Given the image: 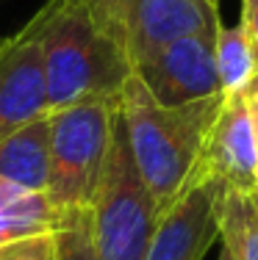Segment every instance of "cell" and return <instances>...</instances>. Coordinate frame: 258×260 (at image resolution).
<instances>
[{"mask_svg":"<svg viewBox=\"0 0 258 260\" xmlns=\"http://www.w3.org/2000/svg\"><path fill=\"white\" fill-rule=\"evenodd\" d=\"M222 100L225 94H214L186 105H161L147 94L136 72H131L122 86V130L131 147L133 166L153 197L158 219L200 177V155Z\"/></svg>","mask_w":258,"mask_h":260,"instance_id":"obj_1","label":"cell"},{"mask_svg":"<svg viewBox=\"0 0 258 260\" xmlns=\"http://www.w3.org/2000/svg\"><path fill=\"white\" fill-rule=\"evenodd\" d=\"M200 177H211L228 191L253 194L258 188V155L244 94L222 100L200 155Z\"/></svg>","mask_w":258,"mask_h":260,"instance_id":"obj_9","label":"cell"},{"mask_svg":"<svg viewBox=\"0 0 258 260\" xmlns=\"http://www.w3.org/2000/svg\"><path fill=\"white\" fill-rule=\"evenodd\" d=\"M222 25L211 0H128L125 47L131 64L183 36H214Z\"/></svg>","mask_w":258,"mask_h":260,"instance_id":"obj_8","label":"cell"},{"mask_svg":"<svg viewBox=\"0 0 258 260\" xmlns=\"http://www.w3.org/2000/svg\"><path fill=\"white\" fill-rule=\"evenodd\" d=\"M39 14L0 45V141L22 125L47 116Z\"/></svg>","mask_w":258,"mask_h":260,"instance_id":"obj_7","label":"cell"},{"mask_svg":"<svg viewBox=\"0 0 258 260\" xmlns=\"http://www.w3.org/2000/svg\"><path fill=\"white\" fill-rule=\"evenodd\" d=\"M39 45L50 114L83 100L120 97L133 72L125 45L97 28L75 0H50L39 11Z\"/></svg>","mask_w":258,"mask_h":260,"instance_id":"obj_2","label":"cell"},{"mask_svg":"<svg viewBox=\"0 0 258 260\" xmlns=\"http://www.w3.org/2000/svg\"><path fill=\"white\" fill-rule=\"evenodd\" d=\"M158 213L131 158L117 111L100 183L89 202V233L95 260H145Z\"/></svg>","mask_w":258,"mask_h":260,"instance_id":"obj_3","label":"cell"},{"mask_svg":"<svg viewBox=\"0 0 258 260\" xmlns=\"http://www.w3.org/2000/svg\"><path fill=\"white\" fill-rule=\"evenodd\" d=\"M222 185L211 177H197L181 200L158 219L145 260H203L219 238Z\"/></svg>","mask_w":258,"mask_h":260,"instance_id":"obj_6","label":"cell"},{"mask_svg":"<svg viewBox=\"0 0 258 260\" xmlns=\"http://www.w3.org/2000/svg\"><path fill=\"white\" fill-rule=\"evenodd\" d=\"M120 97L83 100L50 114L47 197L61 210H89L108 155Z\"/></svg>","mask_w":258,"mask_h":260,"instance_id":"obj_4","label":"cell"},{"mask_svg":"<svg viewBox=\"0 0 258 260\" xmlns=\"http://www.w3.org/2000/svg\"><path fill=\"white\" fill-rule=\"evenodd\" d=\"M81 3L89 17L97 22V28L106 30L114 42L125 45V11H128V0H75ZM128 50V47H125Z\"/></svg>","mask_w":258,"mask_h":260,"instance_id":"obj_15","label":"cell"},{"mask_svg":"<svg viewBox=\"0 0 258 260\" xmlns=\"http://www.w3.org/2000/svg\"><path fill=\"white\" fill-rule=\"evenodd\" d=\"M53 260H95L89 210L72 213V219L59 233H53Z\"/></svg>","mask_w":258,"mask_h":260,"instance_id":"obj_14","label":"cell"},{"mask_svg":"<svg viewBox=\"0 0 258 260\" xmlns=\"http://www.w3.org/2000/svg\"><path fill=\"white\" fill-rule=\"evenodd\" d=\"M211 3H217V0H211Z\"/></svg>","mask_w":258,"mask_h":260,"instance_id":"obj_21","label":"cell"},{"mask_svg":"<svg viewBox=\"0 0 258 260\" xmlns=\"http://www.w3.org/2000/svg\"><path fill=\"white\" fill-rule=\"evenodd\" d=\"M219 260H233V255H231L228 249H225V246H222V252H219Z\"/></svg>","mask_w":258,"mask_h":260,"instance_id":"obj_19","label":"cell"},{"mask_svg":"<svg viewBox=\"0 0 258 260\" xmlns=\"http://www.w3.org/2000/svg\"><path fill=\"white\" fill-rule=\"evenodd\" d=\"M78 210H61L47 191H31L0 177V246L59 233Z\"/></svg>","mask_w":258,"mask_h":260,"instance_id":"obj_10","label":"cell"},{"mask_svg":"<svg viewBox=\"0 0 258 260\" xmlns=\"http://www.w3.org/2000/svg\"><path fill=\"white\" fill-rule=\"evenodd\" d=\"M0 260H53V235H36L0 246Z\"/></svg>","mask_w":258,"mask_h":260,"instance_id":"obj_16","label":"cell"},{"mask_svg":"<svg viewBox=\"0 0 258 260\" xmlns=\"http://www.w3.org/2000/svg\"><path fill=\"white\" fill-rule=\"evenodd\" d=\"M242 22L247 28V36L253 42L255 61H258V0H242ZM255 86H258V80H255Z\"/></svg>","mask_w":258,"mask_h":260,"instance_id":"obj_17","label":"cell"},{"mask_svg":"<svg viewBox=\"0 0 258 260\" xmlns=\"http://www.w3.org/2000/svg\"><path fill=\"white\" fill-rule=\"evenodd\" d=\"M219 238L233 260H258V208L242 191H222Z\"/></svg>","mask_w":258,"mask_h":260,"instance_id":"obj_13","label":"cell"},{"mask_svg":"<svg viewBox=\"0 0 258 260\" xmlns=\"http://www.w3.org/2000/svg\"><path fill=\"white\" fill-rule=\"evenodd\" d=\"M214 61H217V75L225 97L247 94L255 86L258 61L244 22L219 25V30L214 34Z\"/></svg>","mask_w":258,"mask_h":260,"instance_id":"obj_12","label":"cell"},{"mask_svg":"<svg viewBox=\"0 0 258 260\" xmlns=\"http://www.w3.org/2000/svg\"><path fill=\"white\" fill-rule=\"evenodd\" d=\"M147 94L161 105H186L222 94L214 36H183L133 64Z\"/></svg>","mask_w":258,"mask_h":260,"instance_id":"obj_5","label":"cell"},{"mask_svg":"<svg viewBox=\"0 0 258 260\" xmlns=\"http://www.w3.org/2000/svg\"><path fill=\"white\" fill-rule=\"evenodd\" d=\"M247 100V111H250V125H253V136H255V155H258V86L244 94Z\"/></svg>","mask_w":258,"mask_h":260,"instance_id":"obj_18","label":"cell"},{"mask_svg":"<svg viewBox=\"0 0 258 260\" xmlns=\"http://www.w3.org/2000/svg\"><path fill=\"white\" fill-rule=\"evenodd\" d=\"M0 177L31 191H47L50 177V114L22 125L0 141Z\"/></svg>","mask_w":258,"mask_h":260,"instance_id":"obj_11","label":"cell"},{"mask_svg":"<svg viewBox=\"0 0 258 260\" xmlns=\"http://www.w3.org/2000/svg\"><path fill=\"white\" fill-rule=\"evenodd\" d=\"M250 197H253V205L258 208V188H255V191H253V194H250Z\"/></svg>","mask_w":258,"mask_h":260,"instance_id":"obj_20","label":"cell"}]
</instances>
